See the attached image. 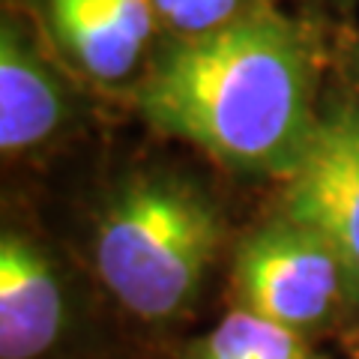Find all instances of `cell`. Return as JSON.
Instances as JSON below:
<instances>
[{"label":"cell","instance_id":"obj_4","mask_svg":"<svg viewBox=\"0 0 359 359\" xmlns=\"http://www.w3.org/2000/svg\"><path fill=\"white\" fill-rule=\"evenodd\" d=\"M287 180L285 216L330 245L344 287L359 297V105L341 102L318 117Z\"/></svg>","mask_w":359,"mask_h":359},{"label":"cell","instance_id":"obj_1","mask_svg":"<svg viewBox=\"0 0 359 359\" xmlns=\"http://www.w3.org/2000/svg\"><path fill=\"white\" fill-rule=\"evenodd\" d=\"M311 90L299 30L273 9H249L174 42L138 87V108L233 171L290 177L318 123Z\"/></svg>","mask_w":359,"mask_h":359},{"label":"cell","instance_id":"obj_8","mask_svg":"<svg viewBox=\"0 0 359 359\" xmlns=\"http://www.w3.org/2000/svg\"><path fill=\"white\" fill-rule=\"evenodd\" d=\"M192 359H318L299 332L264 320L252 311L228 314L204 341L195 347Z\"/></svg>","mask_w":359,"mask_h":359},{"label":"cell","instance_id":"obj_9","mask_svg":"<svg viewBox=\"0 0 359 359\" xmlns=\"http://www.w3.org/2000/svg\"><path fill=\"white\" fill-rule=\"evenodd\" d=\"M168 25L183 36L216 30L240 15L243 0H150Z\"/></svg>","mask_w":359,"mask_h":359},{"label":"cell","instance_id":"obj_7","mask_svg":"<svg viewBox=\"0 0 359 359\" xmlns=\"http://www.w3.org/2000/svg\"><path fill=\"white\" fill-rule=\"evenodd\" d=\"M66 120V93L13 18L0 33V147L25 153L48 141Z\"/></svg>","mask_w":359,"mask_h":359},{"label":"cell","instance_id":"obj_5","mask_svg":"<svg viewBox=\"0 0 359 359\" xmlns=\"http://www.w3.org/2000/svg\"><path fill=\"white\" fill-rule=\"evenodd\" d=\"M63 290L51 261L21 233L0 240V359H36L63 330Z\"/></svg>","mask_w":359,"mask_h":359},{"label":"cell","instance_id":"obj_6","mask_svg":"<svg viewBox=\"0 0 359 359\" xmlns=\"http://www.w3.org/2000/svg\"><path fill=\"white\" fill-rule=\"evenodd\" d=\"M66 54L99 81H120L141 60L153 33L150 0H48Z\"/></svg>","mask_w":359,"mask_h":359},{"label":"cell","instance_id":"obj_3","mask_svg":"<svg viewBox=\"0 0 359 359\" xmlns=\"http://www.w3.org/2000/svg\"><path fill=\"white\" fill-rule=\"evenodd\" d=\"M341 287L344 273L332 249L287 216L255 231L237 255L243 311L294 332L327 320Z\"/></svg>","mask_w":359,"mask_h":359},{"label":"cell","instance_id":"obj_2","mask_svg":"<svg viewBox=\"0 0 359 359\" xmlns=\"http://www.w3.org/2000/svg\"><path fill=\"white\" fill-rule=\"evenodd\" d=\"M219 240V210L195 183L162 171L135 174L99 216L96 273L123 309L165 320L195 299Z\"/></svg>","mask_w":359,"mask_h":359}]
</instances>
